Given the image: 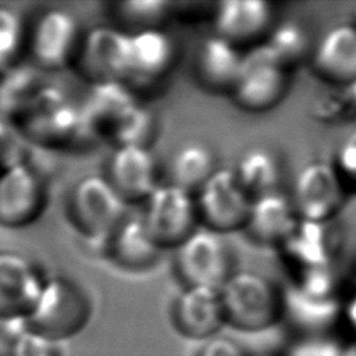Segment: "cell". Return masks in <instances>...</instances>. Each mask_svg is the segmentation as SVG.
<instances>
[{"mask_svg":"<svg viewBox=\"0 0 356 356\" xmlns=\"http://www.w3.org/2000/svg\"><path fill=\"white\" fill-rule=\"evenodd\" d=\"M11 124L24 139L46 147L71 146L93 138L85 124L81 104L58 88L39 86Z\"/></svg>","mask_w":356,"mask_h":356,"instance_id":"cell-1","label":"cell"},{"mask_svg":"<svg viewBox=\"0 0 356 356\" xmlns=\"http://www.w3.org/2000/svg\"><path fill=\"white\" fill-rule=\"evenodd\" d=\"M227 327L261 332L284 318V291L256 271H234L220 288Z\"/></svg>","mask_w":356,"mask_h":356,"instance_id":"cell-2","label":"cell"},{"mask_svg":"<svg viewBox=\"0 0 356 356\" xmlns=\"http://www.w3.org/2000/svg\"><path fill=\"white\" fill-rule=\"evenodd\" d=\"M90 314V300L81 286L70 278L49 275L35 306L24 318L22 328L60 343L81 332Z\"/></svg>","mask_w":356,"mask_h":356,"instance_id":"cell-3","label":"cell"},{"mask_svg":"<svg viewBox=\"0 0 356 356\" xmlns=\"http://www.w3.org/2000/svg\"><path fill=\"white\" fill-rule=\"evenodd\" d=\"M127 207L104 175H86L76 181L67 202L70 221L78 234L104 245L127 220Z\"/></svg>","mask_w":356,"mask_h":356,"instance_id":"cell-4","label":"cell"},{"mask_svg":"<svg viewBox=\"0 0 356 356\" xmlns=\"http://www.w3.org/2000/svg\"><path fill=\"white\" fill-rule=\"evenodd\" d=\"M83 31L76 17L60 7H49L29 18L25 60L39 71L71 68Z\"/></svg>","mask_w":356,"mask_h":356,"instance_id":"cell-5","label":"cell"},{"mask_svg":"<svg viewBox=\"0 0 356 356\" xmlns=\"http://www.w3.org/2000/svg\"><path fill=\"white\" fill-rule=\"evenodd\" d=\"M288 83L289 72L263 42L243 53L241 71L229 95L239 108L264 113L281 103Z\"/></svg>","mask_w":356,"mask_h":356,"instance_id":"cell-6","label":"cell"},{"mask_svg":"<svg viewBox=\"0 0 356 356\" xmlns=\"http://www.w3.org/2000/svg\"><path fill=\"white\" fill-rule=\"evenodd\" d=\"M143 203L140 218L161 250L177 249L197 229L195 195L170 182L160 184Z\"/></svg>","mask_w":356,"mask_h":356,"instance_id":"cell-7","label":"cell"},{"mask_svg":"<svg viewBox=\"0 0 356 356\" xmlns=\"http://www.w3.org/2000/svg\"><path fill=\"white\" fill-rule=\"evenodd\" d=\"M175 250V270L185 286L220 289L234 273L224 235L207 228H197Z\"/></svg>","mask_w":356,"mask_h":356,"instance_id":"cell-8","label":"cell"},{"mask_svg":"<svg viewBox=\"0 0 356 356\" xmlns=\"http://www.w3.org/2000/svg\"><path fill=\"white\" fill-rule=\"evenodd\" d=\"M46 206V179L28 159L0 170V227L26 228L40 218Z\"/></svg>","mask_w":356,"mask_h":356,"instance_id":"cell-9","label":"cell"},{"mask_svg":"<svg viewBox=\"0 0 356 356\" xmlns=\"http://www.w3.org/2000/svg\"><path fill=\"white\" fill-rule=\"evenodd\" d=\"M129 32L100 25L83 31L71 68L90 85L127 79Z\"/></svg>","mask_w":356,"mask_h":356,"instance_id":"cell-10","label":"cell"},{"mask_svg":"<svg viewBox=\"0 0 356 356\" xmlns=\"http://www.w3.org/2000/svg\"><path fill=\"white\" fill-rule=\"evenodd\" d=\"M348 188L332 161L316 160L298 172L291 200L300 220L331 222L345 204Z\"/></svg>","mask_w":356,"mask_h":356,"instance_id":"cell-11","label":"cell"},{"mask_svg":"<svg viewBox=\"0 0 356 356\" xmlns=\"http://www.w3.org/2000/svg\"><path fill=\"white\" fill-rule=\"evenodd\" d=\"M195 199L199 221L204 228L221 235L245 228L252 197L242 188L232 168H217Z\"/></svg>","mask_w":356,"mask_h":356,"instance_id":"cell-12","label":"cell"},{"mask_svg":"<svg viewBox=\"0 0 356 356\" xmlns=\"http://www.w3.org/2000/svg\"><path fill=\"white\" fill-rule=\"evenodd\" d=\"M49 274L32 257L0 250V320L24 321L35 306Z\"/></svg>","mask_w":356,"mask_h":356,"instance_id":"cell-13","label":"cell"},{"mask_svg":"<svg viewBox=\"0 0 356 356\" xmlns=\"http://www.w3.org/2000/svg\"><path fill=\"white\" fill-rule=\"evenodd\" d=\"M174 330L188 339L206 341L227 325L220 289L184 286L174 299L171 312Z\"/></svg>","mask_w":356,"mask_h":356,"instance_id":"cell-14","label":"cell"},{"mask_svg":"<svg viewBox=\"0 0 356 356\" xmlns=\"http://www.w3.org/2000/svg\"><path fill=\"white\" fill-rule=\"evenodd\" d=\"M175 58V42L161 28L129 33L125 83L132 89L152 86L168 75Z\"/></svg>","mask_w":356,"mask_h":356,"instance_id":"cell-15","label":"cell"},{"mask_svg":"<svg viewBox=\"0 0 356 356\" xmlns=\"http://www.w3.org/2000/svg\"><path fill=\"white\" fill-rule=\"evenodd\" d=\"M104 177L127 204L145 202L160 185L157 163L149 147L115 146Z\"/></svg>","mask_w":356,"mask_h":356,"instance_id":"cell-16","label":"cell"},{"mask_svg":"<svg viewBox=\"0 0 356 356\" xmlns=\"http://www.w3.org/2000/svg\"><path fill=\"white\" fill-rule=\"evenodd\" d=\"M312 67L324 81L343 88L356 81V25L330 28L314 44Z\"/></svg>","mask_w":356,"mask_h":356,"instance_id":"cell-17","label":"cell"},{"mask_svg":"<svg viewBox=\"0 0 356 356\" xmlns=\"http://www.w3.org/2000/svg\"><path fill=\"white\" fill-rule=\"evenodd\" d=\"M214 33L235 46L253 43L273 28V7L263 0H224L213 17Z\"/></svg>","mask_w":356,"mask_h":356,"instance_id":"cell-18","label":"cell"},{"mask_svg":"<svg viewBox=\"0 0 356 356\" xmlns=\"http://www.w3.org/2000/svg\"><path fill=\"white\" fill-rule=\"evenodd\" d=\"M299 220L291 197L278 191L252 200L243 229L259 245L281 248Z\"/></svg>","mask_w":356,"mask_h":356,"instance_id":"cell-19","label":"cell"},{"mask_svg":"<svg viewBox=\"0 0 356 356\" xmlns=\"http://www.w3.org/2000/svg\"><path fill=\"white\" fill-rule=\"evenodd\" d=\"M243 53L218 35L207 36L197 47L196 76L202 86L214 93H231L238 79Z\"/></svg>","mask_w":356,"mask_h":356,"instance_id":"cell-20","label":"cell"},{"mask_svg":"<svg viewBox=\"0 0 356 356\" xmlns=\"http://www.w3.org/2000/svg\"><path fill=\"white\" fill-rule=\"evenodd\" d=\"M136 102L134 89L124 82L90 85L81 110L92 136L108 139L115 124Z\"/></svg>","mask_w":356,"mask_h":356,"instance_id":"cell-21","label":"cell"},{"mask_svg":"<svg viewBox=\"0 0 356 356\" xmlns=\"http://www.w3.org/2000/svg\"><path fill=\"white\" fill-rule=\"evenodd\" d=\"M281 249L298 271L332 267L335 234L331 222L299 220Z\"/></svg>","mask_w":356,"mask_h":356,"instance_id":"cell-22","label":"cell"},{"mask_svg":"<svg viewBox=\"0 0 356 356\" xmlns=\"http://www.w3.org/2000/svg\"><path fill=\"white\" fill-rule=\"evenodd\" d=\"M106 246L111 260L128 271L150 268L161 252V248L146 229L140 216L127 217Z\"/></svg>","mask_w":356,"mask_h":356,"instance_id":"cell-23","label":"cell"},{"mask_svg":"<svg viewBox=\"0 0 356 356\" xmlns=\"http://www.w3.org/2000/svg\"><path fill=\"white\" fill-rule=\"evenodd\" d=\"M232 170L252 200L280 191L282 167L278 157L267 147L248 149Z\"/></svg>","mask_w":356,"mask_h":356,"instance_id":"cell-24","label":"cell"},{"mask_svg":"<svg viewBox=\"0 0 356 356\" xmlns=\"http://www.w3.org/2000/svg\"><path fill=\"white\" fill-rule=\"evenodd\" d=\"M218 167L213 150L199 142L181 146L170 163V184L196 195Z\"/></svg>","mask_w":356,"mask_h":356,"instance_id":"cell-25","label":"cell"},{"mask_svg":"<svg viewBox=\"0 0 356 356\" xmlns=\"http://www.w3.org/2000/svg\"><path fill=\"white\" fill-rule=\"evenodd\" d=\"M264 43L288 72L299 67L306 58H310L314 49L307 29L293 19H286L273 26Z\"/></svg>","mask_w":356,"mask_h":356,"instance_id":"cell-26","label":"cell"},{"mask_svg":"<svg viewBox=\"0 0 356 356\" xmlns=\"http://www.w3.org/2000/svg\"><path fill=\"white\" fill-rule=\"evenodd\" d=\"M29 18L13 6L0 4V76L19 65L26 54Z\"/></svg>","mask_w":356,"mask_h":356,"instance_id":"cell-27","label":"cell"},{"mask_svg":"<svg viewBox=\"0 0 356 356\" xmlns=\"http://www.w3.org/2000/svg\"><path fill=\"white\" fill-rule=\"evenodd\" d=\"M157 136V120L154 114L136 102L115 124L108 139L115 146L149 147Z\"/></svg>","mask_w":356,"mask_h":356,"instance_id":"cell-28","label":"cell"},{"mask_svg":"<svg viewBox=\"0 0 356 356\" xmlns=\"http://www.w3.org/2000/svg\"><path fill=\"white\" fill-rule=\"evenodd\" d=\"M170 3L164 0H125L114 4L115 18L125 26L124 31L134 33L160 28L167 18Z\"/></svg>","mask_w":356,"mask_h":356,"instance_id":"cell-29","label":"cell"},{"mask_svg":"<svg viewBox=\"0 0 356 356\" xmlns=\"http://www.w3.org/2000/svg\"><path fill=\"white\" fill-rule=\"evenodd\" d=\"M10 356H61L58 342L21 328L13 339Z\"/></svg>","mask_w":356,"mask_h":356,"instance_id":"cell-30","label":"cell"},{"mask_svg":"<svg viewBox=\"0 0 356 356\" xmlns=\"http://www.w3.org/2000/svg\"><path fill=\"white\" fill-rule=\"evenodd\" d=\"M286 356H343V345L325 334L309 335L293 343Z\"/></svg>","mask_w":356,"mask_h":356,"instance_id":"cell-31","label":"cell"},{"mask_svg":"<svg viewBox=\"0 0 356 356\" xmlns=\"http://www.w3.org/2000/svg\"><path fill=\"white\" fill-rule=\"evenodd\" d=\"M334 164L346 188L356 189V131L341 142Z\"/></svg>","mask_w":356,"mask_h":356,"instance_id":"cell-32","label":"cell"},{"mask_svg":"<svg viewBox=\"0 0 356 356\" xmlns=\"http://www.w3.org/2000/svg\"><path fill=\"white\" fill-rule=\"evenodd\" d=\"M193 356H250V353L236 339L218 334L203 341Z\"/></svg>","mask_w":356,"mask_h":356,"instance_id":"cell-33","label":"cell"},{"mask_svg":"<svg viewBox=\"0 0 356 356\" xmlns=\"http://www.w3.org/2000/svg\"><path fill=\"white\" fill-rule=\"evenodd\" d=\"M18 136L21 135L14 128V125L11 122H6L3 115H0V170L26 159L21 153L22 149L18 145Z\"/></svg>","mask_w":356,"mask_h":356,"instance_id":"cell-34","label":"cell"},{"mask_svg":"<svg viewBox=\"0 0 356 356\" xmlns=\"http://www.w3.org/2000/svg\"><path fill=\"white\" fill-rule=\"evenodd\" d=\"M341 320L356 335V288L350 292V295L345 300H342Z\"/></svg>","mask_w":356,"mask_h":356,"instance_id":"cell-35","label":"cell"},{"mask_svg":"<svg viewBox=\"0 0 356 356\" xmlns=\"http://www.w3.org/2000/svg\"><path fill=\"white\" fill-rule=\"evenodd\" d=\"M341 96L342 100L346 106H349L350 108L356 110V81H353L352 83L341 88Z\"/></svg>","mask_w":356,"mask_h":356,"instance_id":"cell-36","label":"cell"},{"mask_svg":"<svg viewBox=\"0 0 356 356\" xmlns=\"http://www.w3.org/2000/svg\"><path fill=\"white\" fill-rule=\"evenodd\" d=\"M343 356H356V341L348 346H343Z\"/></svg>","mask_w":356,"mask_h":356,"instance_id":"cell-37","label":"cell"},{"mask_svg":"<svg viewBox=\"0 0 356 356\" xmlns=\"http://www.w3.org/2000/svg\"><path fill=\"white\" fill-rule=\"evenodd\" d=\"M353 24H355V25H356V21H355V22H353Z\"/></svg>","mask_w":356,"mask_h":356,"instance_id":"cell-38","label":"cell"}]
</instances>
